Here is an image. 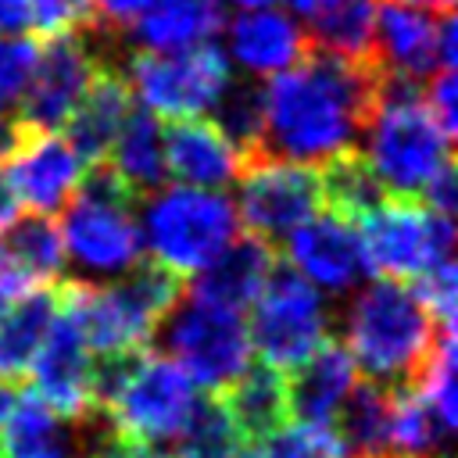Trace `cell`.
<instances>
[{
    "mask_svg": "<svg viewBox=\"0 0 458 458\" xmlns=\"http://www.w3.org/2000/svg\"><path fill=\"white\" fill-rule=\"evenodd\" d=\"M333 333V311L308 279L290 265H272L265 290L250 304V354L272 369H293L311 351H318Z\"/></svg>",
    "mask_w": 458,
    "mask_h": 458,
    "instance_id": "ba28073f",
    "label": "cell"
},
{
    "mask_svg": "<svg viewBox=\"0 0 458 458\" xmlns=\"http://www.w3.org/2000/svg\"><path fill=\"white\" fill-rule=\"evenodd\" d=\"M150 344L175 361L193 386L208 394H225L243 369L250 365V336L240 311L218 308L190 290L172 304V311L157 322Z\"/></svg>",
    "mask_w": 458,
    "mask_h": 458,
    "instance_id": "8992f818",
    "label": "cell"
},
{
    "mask_svg": "<svg viewBox=\"0 0 458 458\" xmlns=\"http://www.w3.org/2000/svg\"><path fill=\"white\" fill-rule=\"evenodd\" d=\"M122 36L104 29L100 21H89L86 29L47 36L39 39V54L29 75V86L21 93L18 122L29 132H57L64 129L68 114L75 111L79 97L93 82L100 68H122Z\"/></svg>",
    "mask_w": 458,
    "mask_h": 458,
    "instance_id": "52a82bcc",
    "label": "cell"
},
{
    "mask_svg": "<svg viewBox=\"0 0 458 458\" xmlns=\"http://www.w3.org/2000/svg\"><path fill=\"white\" fill-rule=\"evenodd\" d=\"M100 426L104 411L64 419L29 390L18 394L0 429V458H89Z\"/></svg>",
    "mask_w": 458,
    "mask_h": 458,
    "instance_id": "2e32d148",
    "label": "cell"
},
{
    "mask_svg": "<svg viewBox=\"0 0 458 458\" xmlns=\"http://www.w3.org/2000/svg\"><path fill=\"white\" fill-rule=\"evenodd\" d=\"M161 154L165 175L197 190H222L243 168L240 150L208 118H172L161 129Z\"/></svg>",
    "mask_w": 458,
    "mask_h": 458,
    "instance_id": "ac0fdd59",
    "label": "cell"
},
{
    "mask_svg": "<svg viewBox=\"0 0 458 458\" xmlns=\"http://www.w3.org/2000/svg\"><path fill=\"white\" fill-rule=\"evenodd\" d=\"M361 132H365L361 157L376 172L386 197L419 200L429 179L451 161V136L429 111L422 82L386 68L379 72L376 111Z\"/></svg>",
    "mask_w": 458,
    "mask_h": 458,
    "instance_id": "3957f363",
    "label": "cell"
},
{
    "mask_svg": "<svg viewBox=\"0 0 458 458\" xmlns=\"http://www.w3.org/2000/svg\"><path fill=\"white\" fill-rule=\"evenodd\" d=\"M240 229L236 208L218 190L161 186L143 204L140 240L150 261L186 279L197 276Z\"/></svg>",
    "mask_w": 458,
    "mask_h": 458,
    "instance_id": "5b68a950",
    "label": "cell"
},
{
    "mask_svg": "<svg viewBox=\"0 0 458 458\" xmlns=\"http://www.w3.org/2000/svg\"><path fill=\"white\" fill-rule=\"evenodd\" d=\"M0 254L32 283V286H57L64 279V243L61 229L50 215H25L14 218L0 233Z\"/></svg>",
    "mask_w": 458,
    "mask_h": 458,
    "instance_id": "f1b7e54d",
    "label": "cell"
},
{
    "mask_svg": "<svg viewBox=\"0 0 458 458\" xmlns=\"http://www.w3.org/2000/svg\"><path fill=\"white\" fill-rule=\"evenodd\" d=\"M394 426V390L379 383H354L333 415V433L340 437L347 458H383L390 454Z\"/></svg>",
    "mask_w": 458,
    "mask_h": 458,
    "instance_id": "484cf974",
    "label": "cell"
},
{
    "mask_svg": "<svg viewBox=\"0 0 458 458\" xmlns=\"http://www.w3.org/2000/svg\"><path fill=\"white\" fill-rule=\"evenodd\" d=\"M29 29V0H0V36H21Z\"/></svg>",
    "mask_w": 458,
    "mask_h": 458,
    "instance_id": "b9f144b4",
    "label": "cell"
},
{
    "mask_svg": "<svg viewBox=\"0 0 458 458\" xmlns=\"http://www.w3.org/2000/svg\"><path fill=\"white\" fill-rule=\"evenodd\" d=\"M222 404L229 408L236 429L243 433V440H261L272 429L286 426L290 419V404H286V379L279 369L265 365V361H250L243 369V376L218 394Z\"/></svg>",
    "mask_w": 458,
    "mask_h": 458,
    "instance_id": "4316f807",
    "label": "cell"
},
{
    "mask_svg": "<svg viewBox=\"0 0 458 458\" xmlns=\"http://www.w3.org/2000/svg\"><path fill=\"white\" fill-rule=\"evenodd\" d=\"M107 165L118 172V179L143 200L165 182V154H161V125L157 114L147 107H129L111 150Z\"/></svg>",
    "mask_w": 458,
    "mask_h": 458,
    "instance_id": "83f0119b",
    "label": "cell"
},
{
    "mask_svg": "<svg viewBox=\"0 0 458 458\" xmlns=\"http://www.w3.org/2000/svg\"><path fill=\"white\" fill-rule=\"evenodd\" d=\"M54 315L57 286H32L0 315V383H18L29 376Z\"/></svg>",
    "mask_w": 458,
    "mask_h": 458,
    "instance_id": "d4e9b609",
    "label": "cell"
},
{
    "mask_svg": "<svg viewBox=\"0 0 458 458\" xmlns=\"http://www.w3.org/2000/svg\"><path fill=\"white\" fill-rule=\"evenodd\" d=\"M186 283L157 261H140L111 283H57V308L79 326L89 351H140L150 344L157 322L182 297Z\"/></svg>",
    "mask_w": 458,
    "mask_h": 458,
    "instance_id": "277c9868",
    "label": "cell"
},
{
    "mask_svg": "<svg viewBox=\"0 0 458 458\" xmlns=\"http://www.w3.org/2000/svg\"><path fill=\"white\" fill-rule=\"evenodd\" d=\"M89 372H93V354H89L79 326L57 308L50 333L29 369L32 394L64 419H86L97 411L93 390H89Z\"/></svg>",
    "mask_w": 458,
    "mask_h": 458,
    "instance_id": "9a60e30c",
    "label": "cell"
},
{
    "mask_svg": "<svg viewBox=\"0 0 458 458\" xmlns=\"http://www.w3.org/2000/svg\"><path fill=\"white\" fill-rule=\"evenodd\" d=\"M329 4H336V0H290L293 14H304V18H311V14H318V11H326Z\"/></svg>",
    "mask_w": 458,
    "mask_h": 458,
    "instance_id": "bcb514c9",
    "label": "cell"
},
{
    "mask_svg": "<svg viewBox=\"0 0 458 458\" xmlns=\"http://www.w3.org/2000/svg\"><path fill=\"white\" fill-rule=\"evenodd\" d=\"M379 61H351L308 47L297 64L261 86L265 122L247 161L322 165L354 147L379 100Z\"/></svg>",
    "mask_w": 458,
    "mask_h": 458,
    "instance_id": "6da1fadb",
    "label": "cell"
},
{
    "mask_svg": "<svg viewBox=\"0 0 458 458\" xmlns=\"http://www.w3.org/2000/svg\"><path fill=\"white\" fill-rule=\"evenodd\" d=\"M39 39L32 36H0V111L14 107L29 86Z\"/></svg>",
    "mask_w": 458,
    "mask_h": 458,
    "instance_id": "d590c367",
    "label": "cell"
},
{
    "mask_svg": "<svg viewBox=\"0 0 458 458\" xmlns=\"http://www.w3.org/2000/svg\"><path fill=\"white\" fill-rule=\"evenodd\" d=\"M276 265V250L268 240L261 236H233L200 272H197V283L190 293L218 304V308H229V311H240L250 308L258 301V293L265 290V279Z\"/></svg>",
    "mask_w": 458,
    "mask_h": 458,
    "instance_id": "ffe728a7",
    "label": "cell"
},
{
    "mask_svg": "<svg viewBox=\"0 0 458 458\" xmlns=\"http://www.w3.org/2000/svg\"><path fill=\"white\" fill-rule=\"evenodd\" d=\"M129 200H104L79 193L61 208V243L64 261L75 265L82 283H111L125 276L143 258L140 222Z\"/></svg>",
    "mask_w": 458,
    "mask_h": 458,
    "instance_id": "8fae6325",
    "label": "cell"
},
{
    "mask_svg": "<svg viewBox=\"0 0 458 458\" xmlns=\"http://www.w3.org/2000/svg\"><path fill=\"white\" fill-rule=\"evenodd\" d=\"M89 458H168V454L157 444H147V440L129 437V433L114 429L111 422H104L97 440H93V447H89Z\"/></svg>",
    "mask_w": 458,
    "mask_h": 458,
    "instance_id": "74e56055",
    "label": "cell"
},
{
    "mask_svg": "<svg viewBox=\"0 0 458 458\" xmlns=\"http://www.w3.org/2000/svg\"><path fill=\"white\" fill-rule=\"evenodd\" d=\"M422 197H426V208H433L437 215H454V208H458V179H454V161H447L433 179H429V186L422 190Z\"/></svg>",
    "mask_w": 458,
    "mask_h": 458,
    "instance_id": "ab89813d",
    "label": "cell"
},
{
    "mask_svg": "<svg viewBox=\"0 0 458 458\" xmlns=\"http://www.w3.org/2000/svg\"><path fill=\"white\" fill-rule=\"evenodd\" d=\"M308 50L304 29L293 21V14L276 7H254L240 11L229 21V57L250 75H279Z\"/></svg>",
    "mask_w": 458,
    "mask_h": 458,
    "instance_id": "44dd1931",
    "label": "cell"
},
{
    "mask_svg": "<svg viewBox=\"0 0 458 458\" xmlns=\"http://www.w3.org/2000/svg\"><path fill=\"white\" fill-rule=\"evenodd\" d=\"M229 4H236L240 11H254V7H272L276 0H229Z\"/></svg>",
    "mask_w": 458,
    "mask_h": 458,
    "instance_id": "c3c4849f",
    "label": "cell"
},
{
    "mask_svg": "<svg viewBox=\"0 0 458 458\" xmlns=\"http://www.w3.org/2000/svg\"><path fill=\"white\" fill-rule=\"evenodd\" d=\"M236 197V218L247 225L250 236L283 240L290 229L308 222L322 211V186L318 172L308 165L290 161H243Z\"/></svg>",
    "mask_w": 458,
    "mask_h": 458,
    "instance_id": "4fadbf2b",
    "label": "cell"
},
{
    "mask_svg": "<svg viewBox=\"0 0 458 458\" xmlns=\"http://www.w3.org/2000/svg\"><path fill=\"white\" fill-rule=\"evenodd\" d=\"M208 114H211L208 122L240 150L243 161L258 150L261 122H265V97H261V86L250 75L229 79V86L218 93V100L211 104Z\"/></svg>",
    "mask_w": 458,
    "mask_h": 458,
    "instance_id": "836d02e7",
    "label": "cell"
},
{
    "mask_svg": "<svg viewBox=\"0 0 458 458\" xmlns=\"http://www.w3.org/2000/svg\"><path fill=\"white\" fill-rule=\"evenodd\" d=\"M14 401H18V390H14L11 383H0V429H4V422H7V415H11V408H14Z\"/></svg>",
    "mask_w": 458,
    "mask_h": 458,
    "instance_id": "f6af8a7d",
    "label": "cell"
},
{
    "mask_svg": "<svg viewBox=\"0 0 458 458\" xmlns=\"http://www.w3.org/2000/svg\"><path fill=\"white\" fill-rule=\"evenodd\" d=\"M240 458H347V451L333 433V426L290 422L243 447Z\"/></svg>",
    "mask_w": 458,
    "mask_h": 458,
    "instance_id": "e575fe53",
    "label": "cell"
},
{
    "mask_svg": "<svg viewBox=\"0 0 458 458\" xmlns=\"http://www.w3.org/2000/svg\"><path fill=\"white\" fill-rule=\"evenodd\" d=\"M383 458H426V454H383Z\"/></svg>",
    "mask_w": 458,
    "mask_h": 458,
    "instance_id": "681fc988",
    "label": "cell"
},
{
    "mask_svg": "<svg viewBox=\"0 0 458 458\" xmlns=\"http://www.w3.org/2000/svg\"><path fill=\"white\" fill-rule=\"evenodd\" d=\"M197 397L200 390L175 361H168L165 354L143 351L122 394L111 401L104 415L114 429L129 437H140L147 444H172L182 422L190 419Z\"/></svg>",
    "mask_w": 458,
    "mask_h": 458,
    "instance_id": "7c38bea8",
    "label": "cell"
},
{
    "mask_svg": "<svg viewBox=\"0 0 458 458\" xmlns=\"http://www.w3.org/2000/svg\"><path fill=\"white\" fill-rule=\"evenodd\" d=\"M25 290H32V283H29V279H25V276L0 254V315H4Z\"/></svg>",
    "mask_w": 458,
    "mask_h": 458,
    "instance_id": "60d3db41",
    "label": "cell"
},
{
    "mask_svg": "<svg viewBox=\"0 0 458 458\" xmlns=\"http://www.w3.org/2000/svg\"><path fill=\"white\" fill-rule=\"evenodd\" d=\"M157 0H93V18L104 25V29H111V32H125L143 11H150Z\"/></svg>",
    "mask_w": 458,
    "mask_h": 458,
    "instance_id": "f35d334b",
    "label": "cell"
},
{
    "mask_svg": "<svg viewBox=\"0 0 458 458\" xmlns=\"http://www.w3.org/2000/svg\"><path fill=\"white\" fill-rule=\"evenodd\" d=\"M283 240H286V265L315 290H326L333 297L354 293L372 272L358 225L333 211L311 215Z\"/></svg>",
    "mask_w": 458,
    "mask_h": 458,
    "instance_id": "5bb4252c",
    "label": "cell"
},
{
    "mask_svg": "<svg viewBox=\"0 0 458 458\" xmlns=\"http://www.w3.org/2000/svg\"><path fill=\"white\" fill-rule=\"evenodd\" d=\"M218 29V0H157L122 32V43L147 54H172L197 43H211Z\"/></svg>",
    "mask_w": 458,
    "mask_h": 458,
    "instance_id": "cb8c5ba5",
    "label": "cell"
},
{
    "mask_svg": "<svg viewBox=\"0 0 458 458\" xmlns=\"http://www.w3.org/2000/svg\"><path fill=\"white\" fill-rule=\"evenodd\" d=\"M318 186H322V208L340 218H351V222L365 218L376 204L386 200V190L379 186L376 172L369 168V161L361 157L358 147H347L336 157L322 161Z\"/></svg>",
    "mask_w": 458,
    "mask_h": 458,
    "instance_id": "4dcf8cb0",
    "label": "cell"
},
{
    "mask_svg": "<svg viewBox=\"0 0 458 458\" xmlns=\"http://www.w3.org/2000/svg\"><path fill=\"white\" fill-rule=\"evenodd\" d=\"M18 193H14V186H11V179H7V172L0 168V233L18 218Z\"/></svg>",
    "mask_w": 458,
    "mask_h": 458,
    "instance_id": "ee69618b",
    "label": "cell"
},
{
    "mask_svg": "<svg viewBox=\"0 0 458 458\" xmlns=\"http://www.w3.org/2000/svg\"><path fill=\"white\" fill-rule=\"evenodd\" d=\"M401 4H415V7L433 11V14H444V11H451V7H454V0H401Z\"/></svg>",
    "mask_w": 458,
    "mask_h": 458,
    "instance_id": "7dc6e473",
    "label": "cell"
},
{
    "mask_svg": "<svg viewBox=\"0 0 458 458\" xmlns=\"http://www.w3.org/2000/svg\"><path fill=\"white\" fill-rule=\"evenodd\" d=\"M376 0H336L326 11L308 18L304 39L315 50L351 57V61H376Z\"/></svg>",
    "mask_w": 458,
    "mask_h": 458,
    "instance_id": "f546056e",
    "label": "cell"
},
{
    "mask_svg": "<svg viewBox=\"0 0 458 458\" xmlns=\"http://www.w3.org/2000/svg\"><path fill=\"white\" fill-rule=\"evenodd\" d=\"M283 379H286L290 419L308 426H333L336 408L354 386V361L340 340H326Z\"/></svg>",
    "mask_w": 458,
    "mask_h": 458,
    "instance_id": "7402d4cb",
    "label": "cell"
},
{
    "mask_svg": "<svg viewBox=\"0 0 458 458\" xmlns=\"http://www.w3.org/2000/svg\"><path fill=\"white\" fill-rule=\"evenodd\" d=\"M86 165L57 132H29V140L11 157V186L18 204H29L32 215H57L79 190Z\"/></svg>",
    "mask_w": 458,
    "mask_h": 458,
    "instance_id": "e0dca14e",
    "label": "cell"
},
{
    "mask_svg": "<svg viewBox=\"0 0 458 458\" xmlns=\"http://www.w3.org/2000/svg\"><path fill=\"white\" fill-rule=\"evenodd\" d=\"M122 75L150 114L204 118L229 86L233 68L215 43H197L172 54L129 50L122 57Z\"/></svg>",
    "mask_w": 458,
    "mask_h": 458,
    "instance_id": "9c48e42d",
    "label": "cell"
},
{
    "mask_svg": "<svg viewBox=\"0 0 458 458\" xmlns=\"http://www.w3.org/2000/svg\"><path fill=\"white\" fill-rule=\"evenodd\" d=\"M25 140H29V129H25L18 118L0 114V165H4V161H11Z\"/></svg>",
    "mask_w": 458,
    "mask_h": 458,
    "instance_id": "7bdbcfd3",
    "label": "cell"
},
{
    "mask_svg": "<svg viewBox=\"0 0 458 458\" xmlns=\"http://www.w3.org/2000/svg\"><path fill=\"white\" fill-rule=\"evenodd\" d=\"M340 344L347 347L354 369L386 390H411L437 340L454 333L444 329L419 301V293L397 279L361 283L340 308Z\"/></svg>",
    "mask_w": 458,
    "mask_h": 458,
    "instance_id": "7a4b0ae2",
    "label": "cell"
},
{
    "mask_svg": "<svg viewBox=\"0 0 458 458\" xmlns=\"http://www.w3.org/2000/svg\"><path fill=\"white\" fill-rule=\"evenodd\" d=\"M369 268L383 279H419L440 261H451L454 250V225L447 215L411 200V197H386L365 218L354 222Z\"/></svg>",
    "mask_w": 458,
    "mask_h": 458,
    "instance_id": "30bf717a",
    "label": "cell"
},
{
    "mask_svg": "<svg viewBox=\"0 0 458 458\" xmlns=\"http://www.w3.org/2000/svg\"><path fill=\"white\" fill-rule=\"evenodd\" d=\"M440 14L422 11L415 4L401 0H376V61L386 72L408 75L426 82L440 72V50H437Z\"/></svg>",
    "mask_w": 458,
    "mask_h": 458,
    "instance_id": "d6986e66",
    "label": "cell"
},
{
    "mask_svg": "<svg viewBox=\"0 0 458 458\" xmlns=\"http://www.w3.org/2000/svg\"><path fill=\"white\" fill-rule=\"evenodd\" d=\"M451 433H454V429L433 411V404H429L419 390H394L390 447H401V454L447 458Z\"/></svg>",
    "mask_w": 458,
    "mask_h": 458,
    "instance_id": "d6a6232c",
    "label": "cell"
},
{
    "mask_svg": "<svg viewBox=\"0 0 458 458\" xmlns=\"http://www.w3.org/2000/svg\"><path fill=\"white\" fill-rule=\"evenodd\" d=\"M93 18V0H29V25L47 36H64L75 29H86Z\"/></svg>",
    "mask_w": 458,
    "mask_h": 458,
    "instance_id": "8d00e7d4",
    "label": "cell"
},
{
    "mask_svg": "<svg viewBox=\"0 0 458 458\" xmlns=\"http://www.w3.org/2000/svg\"><path fill=\"white\" fill-rule=\"evenodd\" d=\"M129 107H132V89H129L122 68H100L64 122V132H68L64 140L86 168L107 161V150H111Z\"/></svg>",
    "mask_w": 458,
    "mask_h": 458,
    "instance_id": "603a6c76",
    "label": "cell"
},
{
    "mask_svg": "<svg viewBox=\"0 0 458 458\" xmlns=\"http://www.w3.org/2000/svg\"><path fill=\"white\" fill-rule=\"evenodd\" d=\"M243 454V433L236 429L229 408L218 394L197 397L190 419L172 440L168 458H240Z\"/></svg>",
    "mask_w": 458,
    "mask_h": 458,
    "instance_id": "1f68e13d",
    "label": "cell"
}]
</instances>
